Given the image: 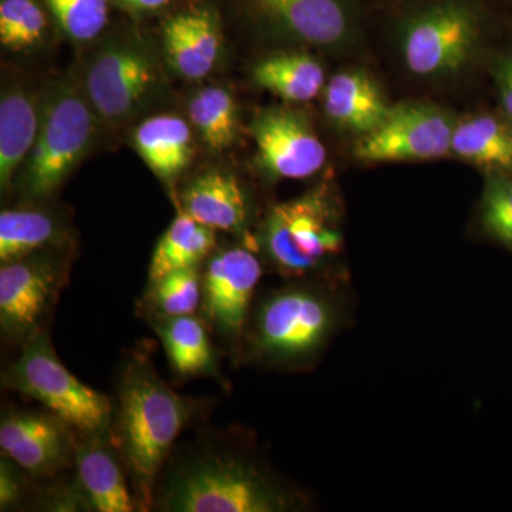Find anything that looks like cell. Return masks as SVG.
<instances>
[{
  "instance_id": "obj_33",
  "label": "cell",
  "mask_w": 512,
  "mask_h": 512,
  "mask_svg": "<svg viewBox=\"0 0 512 512\" xmlns=\"http://www.w3.org/2000/svg\"><path fill=\"white\" fill-rule=\"evenodd\" d=\"M123 8L131 12H151L167 5L170 0H117Z\"/></svg>"
},
{
  "instance_id": "obj_2",
  "label": "cell",
  "mask_w": 512,
  "mask_h": 512,
  "mask_svg": "<svg viewBox=\"0 0 512 512\" xmlns=\"http://www.w3.org/2000/svg\"><path fill=\"white\" fill-rule=\"evenodd\" d=\"M157 505L171 512H276L292 503L247 458L207 448L171 471Z\"/></svg>"
},
{
  "instance_id": "obj_23",
  "label": "cell",
  "mask_w": 512,
  "mask_h": 512,
  "mask_svg": "<svg viewBox=\"0 0 512 512\" xmlns=\"http://www.w3.org/2000/svg\"><path fill=\"white\" fill-rule=\"evenodd\" d=\"M256 86L288 103H306L323 93L326 73L315 56L306 52H281L259 60L252 69Z\"/></svg>"
},
{
  "instance_id": "obj_4",
  "label": "cell",
  "mask_w": 512,
  "mask_h": 512,
  "mask_svg": "<svg viewBox=\"0 0 512 512\" xmlns=\"http://www.w3.org/2000/svg\"><path fill=\"white\" fill-rule=\"evenodd\" d=\"M332 303L316 289L291 285L268 293L252 308L241 346L248 359L296 365L312 359L335 329Z\"/></svg>"
},
{
  "instance_id": "obj_32",
  "label": "cell",
  "mask_w": 512,
  "mask_h": 512,
  "mask_svg": "<svg viewBox=\"0 0 512 512\" xmlns=\"http://www.w3.org/2000/svg\"><path fill=\"white\" fill-rule=\"evenodd\" d=\"M23 473L25 471L10 458L0 461V510H9L22 500L26 488Z\"/></svg>"
},
{
  "instance_id": "obj_29",
  "label": "cell",
  "mask_w": 512,
  "mask_h": 512,
  "mask_svg": "<svg viewBox=\"0 0 512 512\" xmlns=\"http://www.w3.org/2000/svg\"><path fill=\"white\" fill-rule=\"evenodd\" d=\"M480 224L491 241L512 252V175H485Z\"/></svg>"
},
{
  "instance_id": "obj_9",
  "label": "cell",
  "mask_w": 512,
  "mask_h": 512,
  "mask_svg": "<svg viewBox=\"0 0 512 512\" xmlns=\"http://www.w3.org/2000/svg\"><path fill=\"white\" fill-rule=\"evenodd\" d=\"M67 276V265L52 249L2 262L0 329L22 346L42 328Z\"/></svg>"
},
{
  "instance_id": "obj_16",
  "label": "cell",
  "mask_w": 512,
  "mask_h": 512,
  "mask_svg": "<svg viewBox=\"0 0 512 512\" xmlns=\"http://www.w3.org/2000/svg\"><path fill=\"white\" fill-rule=\"evenodd\" d=\"M392 109L379 82L363 69L333 74L323 89V111L338 130L359 138L373 133Z\"/></svg>"
},
{
  "instance_id": "obj_30",
  "label": "cell",
  "mask_w": 512,
  "mask_h": 512,
  "mask_svg": "<svg viewBox=\"0 0 512 512\" xmlns=\"http://www.w3.org/2000/svg\"><path fill=\"white\" fill-rule=\"evenodd\" d=\"M57 25L74 42H90L109 20L107 0H46Z\"/></svg>"
},
{
  "instance_id": "obj_8",
  "label": "cell",
  "mask_w": 512,
  "mask_h": 512,
  "mask_svg": "<svg viewBox=\"0 0 512 512\" xmlns=\"http://www.w3.org/2000/svg\"><path fill=\"white\" fill-rule=\"evenodd\" d=\"M458 117L439 104L409 100L392 104L373 133L359 138L353 154L362 163H409L451 156Z\"/></svg>"
},
{
  "instance_id": "obj_15",
  "label": "cell",
  "mask_w": 512,
  "mask_h": 512,
  "mask_svg": "<svg viewBox=\"0 0 512 512\" xmlns=\"http://www.w3.org/2000/svg\"><path fill=\"white\" fill-rule=\"evenodd\" d=\"M278 28L292 39L320 49L339 50L355 37L345 0H258Z\"/></svg>"
},
{
  "instance_id": "obj_3",
  "label": "cell",
  "mask_w": 512,
  "mask_h": 512,
  "mask_svg": "<svg viewBox=\"0 0 512 512\" xmlns=\"http://www.w3.org/2000/svg\"><path fill=\"white\" fill-rule=\"evenodd\" d=\"M490 22L473 0H437L403 20L400 57L413 76L447 79L490 55Z\"/></svg>"
},
{
  "instance_id": "obj_21",
  "label": "cell",
  "mask_w": 512,
  "mask_h": 512,
  "mask_svg": "<svg viewBox=\"0 0 512 512\" xmlns=\"http://www.w3.org/2000/svg\"><path fill=\"white\" fill-rule=\"evenodd\" d=\"M191 127L175 114H158L138 124L133 146L147 167L170 183L191 164L194 156Z\"/></svg>"
},
{
  "instance_id": "obj_22",
  "label": "cell",
  "mask_w": 512,
  "mask_h": 512,
  "mask_svg": "<svg viewBox=\"0 0 512 512\" xmlns=\"http://www.w3.org/2000/svg\"><path fill=\"white\" fill-rule=\"evenodd\" d=\"M40 113L35 99L23 89L2 94L0 101V187L10 191L16 174L28 160L39 133Z\"/></svg>"
},
{
  "instance_id": "obj_26",
  "label": "cell",
  "mask_w": 512,
  "mask_h": 512,
  "mask_svg": "<svg viewBox=\"0 0 512 512\" xmlns=\"http://www.w3.org/2000/svg\"><path fill=\"white\" fill-rule=\"evenodd\" d=\"M188 117L202 143L215 153L227 150L237 141V101L225 87L210 86L198 90L188 104Z\"/></svg>"
},
{
  "instance_id": "obj_1",
  "label": "cell",
  "mask_w": 512,
  "mask_h": 512,
  "mask_svg": "<svg viewBox=\"0 0 512 512\" xmlns=\"http://www.w3.org/2000/svg\"><path fill=\"white\" fill-rule=\"evenodd\" d=\"M198 403L161 379L147 357L134 356L121 372L113 416V443L133 481L138 507H154V490L175 440L197 414Z\"/></svg>"
},
{
  "instance_id": "obj_25",
  "label": "cell",
  "mask_w": 512,
  "mask_h": 512,
  "mask_svg": "<svg viewBox=\"0 0 512 512\" xmlns=\"http://www.w3.org/2000/svg\"><path fill=\"white\" fill-rule=\"evenodd\" d=\"M63 228L49 211L3 210L0 214V261L9 262L52 249L62 242Z\"/></svg>"
},
{
  "instance_id": "obj_14",
  "label": "cell",
  "mask_w": 512,
  "mask_h": 512,
  "mask_svg": "<svg viewBox=\"0 0 512 512\" xmlns=\"http://www.w3.org/2000/svg\"><path fill=\"white\" fill-rule=\"evenodd\" d=\"M113 439L104 434L80 433L74 448L76 495L87 510L97 512H133L136 494L128 488L127 476Z\"/></svg>"
},
{
  "instance_id": "obj_6",
  "label": "cell",
  "mask_w": 512,
  "mask_h": 512,
  "mask_svg": "<svg viewBox=\"0 0 512 512\" xmlns=\"http://www.w3.org/2000/svg\"><path fill=\"white\" fill-rule=\"evenodd\" d=\"M94 114L79 84L63 80L50 89L42 104L35 146L23 165L26 197L45 200L62 187L92 144Z\"/></svg>"
},
{
  "instance_id": "obj_19",
  "label": "cell",
  "mask_w": 512,
  "mask_h": 512,
  "mask_svg": "<svg viewBox=\"0 0 512 512\" xmlns=\"http://www.w3.org/2000/svg\"><path fill=\"white\" fill-rule=\"evenodd\" d=\"M451 156L484 175H512V117L500 107L457 119Z\"/></svg>"
},
{
  "instance_id": "obj_17",
  "label": "cell",
  "mask_w": 512,
  "mask_h": 512,
  "mask_svg": "<svg viewBox=\"0 0 512 512\" xmlns=\"http://www.w3.org/2000/svg\"><path fill=\"white\" fill-rule=\"evenodd\" d=\"M180 210L214 231L241 234L248 227L247 192L235 175L205 171L192 178L180 194Z\"/></svg>"
},
{
  "instance_id": "obj_13",
  "label": "cell",
  "mask_w": 512,
  "mask_h": 512,
  "mask_svg": "<svg viewBox=\"0 0 512 512\" xmlns=\"http://www.w3.org/2000/svg\"><path fill=\"white\" fill-rule=\"evenodd\" d=\"M70 429L50 412L8 413L0 423V448L29 476H52L74 457L76 440Z\"/></svg>"
},
{
  "instance_id": "obj_27",
  "label": "cell",
  "mask_w": 512,
  "mask_h": 512,
  "mask_svg": "<svg viewBox=\"0 0 512 512\" xmlns=\"http://www.w3.org/2000/svg\"><path fill=\"white\" fill-rule=\"evenodd\" d=\"M202 268L180 269L148 284L143 301V316L195 315L201 309Z\"/></svg>"
},
{
  "instance_id": "obj_11",
  "label": "cell",
  "mask_w": 512,
  "mask_h": 512,
  "mask_svg": "<svg viewBox=\"0 0 512 512\" xmlns=\"http://www.w3.org/2000/svg\"><path fill=\"white\" fill-rule=\"evenodd\" d=\"M249 133L259 167L274 180H305L319 173L328 160L325 144L301 110L272 107L259 111Z\"/></svg>"
},
{
  "instance_id": "obj_20",
  "label": "cell",
  "mask_w": 512,
  "mask_h": 512,
  "mask_svg": "<svg viewBox=\"0 0 512 512\" xmlns=\"http://www.w3.org/2000/svg\"><path fill=\"white\" fill-rule=\"evenodd\" d=\"M163 343L168 362L183 377L220 375L210 326L201 316H143Z\"/></svg>"
},
{
  "instance_id": "obj_18",
  "label": "cell",
  "mask_w": 512,
  "mask_h": 512,
  "mask_svg": "<svg viewBox=\"0 0 512 512\" xmlns=\"http://www.w3.org/2000/svg\"><path fill=\"white\" fill-rule=\"evenodd\" d=\"M163 42L168 63L188 80L207 77L222 50L220 25L210 10L185 12L168 20Z\"/></svg>"
},
{
  "instance_id": "obj_5",
  "label": "cell",
  "mask_w": 512,
  "mask_h": 512,
  "mask_svg": "<svg viewBox=\"0 0 512 512\" xmlns=\"http://www.w3.org/2000/svg\"><path fill=\"white\" fill-rule=\"evenodd\" d=\"M20 348L18 359L3 373L5 389L32 397L79 433L113 439L114 404L63 365L46 330Z\"/></svg>"
},
{
  "instance_id": "obj_28",
  "label": "cell",
  "mask_w": 512,
  "mask_h": 512,
  "mask_svg": "<svg viewBox=\"0 0 512 512\" xmlns=\"http://www.w3.org/2000/svg\"><path fill=\"white\" fill-rule=\"evenodd\" d=\"M45 12L36 0L0 2V42L10 50L22 52L42 42L46 35Z\"/></svg>"
},
{
  "instance_id": "obj_10",
  "label": "cell",
  "mask_w": 512,
  "mask_h": 512,
  "mask_svg": "<svg viewBox=\"0 0 512 512\" xmlns=\"http://www.w3.org/2000/svg\"><path fill=\"white\" fill-rule=\"evenodd\" d=\"M261 278L258 256L241 245L215 249L202 266L201 318L229 346H241Z\"/></svg>"
},
{
  "instance_id": "obj_12",
  "label": "cell",
  "mask_w": 512,
  "mask_h": 512,
  "mask_svg": "<svg viewBox=\"0 0 512 512\" xmlns=\"http://www.w3.org/2000/svg\"><path fill=\"white\" fill-rule=\"evenodd\" d=\"M153 57L141 46L119 43L104 47L84 77L83 90L94 113L107 121L126 120L157 83Z\"/></svg>"
},
{
  "instance_id": "obj_7",
  "label": "cell",
  "mask_w": 512,
  "mask_h": 512,
  "mask_svg": "<svg viewBox=\"0 0 512 512\" xmlns=\"http://www.w3.org/2000/svg\"><path fill=\"white\" fill-rule=\"evenodd\" d=\"M259 245L282 275L303 276L319 269L343 247L338 202L328 187L315 188L276 204L266 214Z\"/></svg>"
},
{
  "instance_id": "obj_24",
  "label": "cell",
  "mask_w": 512,
  "mask_h": 512,
  "mask_svg": "<svg viewBox=\"0 0 512 512\" xmlns=\"http://www.w3.org/2000/svg\"><path fill=\"white\" fill-rule=\"evenodd\" d=\"M215 232L185 212L178 211L154 248L148 268V284L180 269L202 268L217 247Z\"/></svg>"
},
{
  "instance_id": "obj_31",
  "label": "cell",
  "mask_w": 512,
  "mask_h": 512,
  "mask_svg": "<svg viewBox=\"0 0 512 512\" xmlns=\"http://www.w3.org/2000/svg\"><path fill=\"white\" fill-rule=\"evenodd\" d=\"M487 67L497 92V107L512 117V36L493 47Z\"/></svg>"
}]
</instances>
